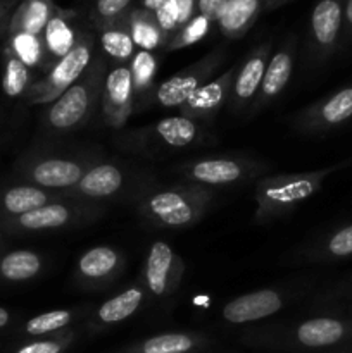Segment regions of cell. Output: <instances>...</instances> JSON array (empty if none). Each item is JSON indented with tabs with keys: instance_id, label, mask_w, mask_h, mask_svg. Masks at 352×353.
<instances>
[{
	"instance_id": "6da1fadb",
	"label": "cell",
	"mask_w": 352,
	"mask_h": 353,
	"mask_svg": "<svg viewBox=\"0 0 352 353\" xmlns=\"http://www.w3.org/2000/svg\"><path fill=\"white\" fill-rule=\"evenodd\" d=\"M309 310L290 319L244 327L238 341L252 350L268 353H326L352 341V314Z\"/></svg>"
},
{
	"instance_id": "7a4b0ae2",
	"label": "cell",
	"mask_w": 352,
	"mask_h": 353,
	"mask_svg": "<svg viewBox=\"0 0 352 353\" xmlns=\"http://www.w3.org/2000/svg\"><path fill=\"white\" fill-rule=\"evenodd\" d=\"M102 159H106L104 152L90 145L37 140L14 164V179L61 195L78 185L88 169Z\"/></svg>"
},
{
	"instance_id": "3957f363",
	"label": "cell",
	"mask_w": 352,
	"mask_h": 353,
	"mask_svg": "<svg viewBox=\"0 0 352 353\" xmlns=\"http://www.w3.org/2000/svg\"><path fill=\"white\" fill-rule=\"evenodd\" d=\"M352 157L340 162L302 172L268 174L254 183V216L252 221L259 226L271 224L290 216L304 202L321 192L324 181L337 172L351 168Z\"/></svg>"
},
{
	"instance_id": "277c9868",
	"label": "cell",
	"mask_w": 352,
	"mask_h": 353,
	"mask_svg": "<svg viewBox=\"0 0 352 353\" xmlns=\"http://www.w3.org/2000/svg\"><path fill=\"white\" fill-rule=\"evenodd\" d=\"M216 200V192L200 185L178 181L148 186L138 200V216L155 230L183 231L204 219Z\"/></svg>"
},
{
	"instance_id": "5b68a950",
	"label": "cell",
	"mask_w": 352,
	"mask_h": 353,
	"mask_svg": "<svg viewBox=\"0 0 352 353\" xmlns=\"http://www.w3.org/2000/svg\"><path fill=\"white\" fill-rule=\"evenodd\" d=\"M107 71V61L97 52L85 74L43 109L38 140L59 141L83 130L99 112Z\"/></svg>"
},
{
	"instance_id": "8992f818",
	"label": "cell",
	"mask_w": 352,
	"mask_h": 353,
	"mask_svg": "<svg viewBox=\"0 0 352 353\" xmlns=\"http://www.w3.org/2000/svg\"><path fill=\"white\" fill-rule=\"evenodd\" d=\"M214 137L206 124L183 116H169L131 130L117 131L113 145L124 154L147 161H162L169 155L213 143Z\"/></svg>"
},
{
	"instance_id": "52a82bcc",
	"label": "cell",
	"mask_w": 352,
	"mask_h": 353,
	"mask_svg": "<svg viewBox=\"0 0 352 353\" xmlns=\"http://www.w3.org/2000/svg\"><path fill=\"white\" fill-rule=\"evenodd\" d=\"M157 181L148 169L133 162L106 157L88 169L78 185L61 193L62 199L109 205L116 202H137L138 196Z\"/></svg>"
},
{
	"instance_id": "ba28073f",
	"label": "cell",
	"mask_w": 352,
	"mask_h": 353,
	"mask_svg": "<svg viewBox=\"0 0 352 353\" xmlns=\"http://www.w3.org/2000/svg\"><path fill=\"white\" fill-rule=\"evenodd\" d=\"M273 165L264 159L247 154H216L188 159L171 165L169 171L179 181L206 186L209 190L238 188L269 174Z\"/></svg>"
},
{
	"instance_id": "9c48e42d",
	"label": "cell",
	"mask_w": 352,
	"mask_h": 353,
	"mask_svg": "<svg viewBox=\"0 0 352 353\" xmlns=\"http://www.w3.org/2000/svg\"><path fill=\"white\" fill-rule=\"evenodd\" d=\"M314 292L316 286L311 279H290V281L276 283L228 300L221 307L219 317L228 326H254L278 316L293 303L302 300L307 302Z\"/></svg>"
},
{
	"instance_id": "30bf717a",
	"label": "cell",
	"mask_w": 352,
	"mask_h": 353,
	"mask_svg": "<svg viewBox=\"0 0 352 353\" xmlns=\"http://www.w3.org/2000/svg\"><path fill=\"white\" fill-rule=\"evenodd\" d=\"M107 214V205L81 200L59 199L55 202L35 209L23 216L0 221V233L6 236L16 234H37L48 231H64L71 228H83L97 223Z\"/></svg>"
},
{
	"instance_id": "8fae6325",
	"label": "cell",
	"mask_w": 352,
	"mask_h": 353,
	"mask_svg": "<svg viewBox=\"0 0 352 353\" xmlns=\"http://www.w3.org/2000/svg\"><path fill=\"white\" fill-rule=\"evenodd\" d=\"M97 55V40L92 31L81 30L75 47L37 79L24 97L26 105H48L71 88L86 72Z\"/></svg>"
},
{
	"instance_id": "7c38bea8",
	"label": "cell",
	"mask_w": 352,
	"mask_h": 353,
	"mask_svg": "<svg viewBox=\"0 0 352 353\" xmlns=\"http://www.w3.org/2000/svg\"><path fill=\"white\" fill-rule=\"evenodd\" d=\"M344 0H317L309 16L304 65L316 71L326 65L342 45Z\"/></svg>"
},
{
	"instance_id": "4fadbf2b",
	"label": "cell",
	"mask_w": 352,
	"mask_h": 353,
	"mask_svg": "<svg viewBox=\"0 0 352 353\" xmlns=\"http://www.w3.org/2000/svg\"><path fill=\"white\" fill-rule=\"evenodd\" d=\"M228 57L226 45H217L216 48L200 57L193 64L186 65L185 69L176 74L169 76L164 81L157 83L150 99V107L155 105L159 109H178L183 102L190 99L200 86L219 74V68L224 64Z\"/></svg>"
},
{
	"instance_id": "5bb4252c",
	"label": "cell",
	"mask_w": 352,
	"mask_h": 353,
	"mask_svg": "<svg viewBox=\"0 0 352 353\" xmlns=\"http://www.w3.org/2000/svg\"><path fill=\"white\" fill-rule=\"evenodd\" d=\"M186 265L178 252L166 241H154L148 247L140 271V285L148 302L166 303L179 292Z\"/></svg>"
},
{
	"instance_id": "9a60e30c",
	"label": "cell",
	"mask_w": 352,
	"mask_h": 353,
	"mask_svg": "<svg viewBox=\"0 0 352 353\" xmlns=\"http://www.w3.org/2000/svg\"><path fill=\"white\" fill-rule=\"evenodd\" d=\"M352 121V81L338 86L316 102L302 107L289 119L299 134L317 137L338 130Z\"/></svg>"
},
{
	"instance_id": "2e32d148",
	"label": "cell",
	"mask_w": 352,
	"mask_h": 353,
	"mask_svg": "<svg viewBox=\"0 0 352 353\" xmlns=\"http://www.w3.org/2000/svg\"><path fill=\"white\" fill-rule=\"evenodd\" d=\"M126 255L113 245H97L76 261L71 283L83 292L110 290L126 271Z\"/></svg>"
},
{
	"instance_id": "e0dca14e",
	"label": "cell",
	"mask_w": 352,
	"mask_h": 353,
	"mask_svg": "<svg viewBox=\"0 0 352 353\" xmlns=\"http://www.w3.org/2000/svg\"><path fill=\"white\" fill-rule=\"evenodd\" d=\"M147 293L140 281L131 283L116 295L104 300L100 305H93L88 316L78 327L88 336H97V334L114 330L116 326L137 316L147 305Z\"/></svg>"
},
{
	"instance_id": "ac0fdd59",
	"label": "cell",
	"mask_w": 352,
	"mask_h": 353,
	"mask_svg": "<svg viewBox=\"0 0 352 353\" xmlns=\"http://www.w3.org/2000/svg\"><path fill=\"white\" fill-rule=\"evenodd\" d=\"M135 112V88L130 65H113L104 79L99 109L100 123L109 130L121 131Z\"/></svg>"
},
{
	"instance_id": "d6986e66",
	"label": "cell",
	"mask_w": 352,
	"mask_h": 353,
	"mask_svg": "<svg viewBox=\"0 0 352 353\" xmlns=\"http://www.w3.org/2000/svg\"><path fill=\"white\" fill-rule=\"evenodd\" d=\"M297 52H299L297 34H286L282 43L278 45V48L269 57L264 76H262L261 88H259L257 95H255L254 102H252L251 109H248L247 116H245L247 119H252V117L264 112L282 95L283 90L289 86L293 72V65H295Z\"/></svg>"
},
{
	"instance_id": "ffe728a7",
	"label": "cell",
	"mask_w": 352,
	"mask_h": 353,
	"mask_svg": "<svg viewBox=\"0 0 352 353\" xmlns=\"http://www.w3.org/2000/svg\"><path fill=\"white\" fill-rule=\"evenodd\" d=\"M352 259V221L311 238L283 257L285 265L333 264Z\"/></svg>"
},
{
	"instance_id": "44dd1931",
	"label": "cell",
	"mask_w": 352,
	"mask_h": 353,
	"mask_svg": "<svg viewBox=\"0 0 352 353\" xmlns=\"http://www.w3.org/2000/svg\"><path fill=\"white\" fill-rule=\"evenodd\" d=\"M273 54V41L266 40L255 45L237 65L235 72L231 95L228 100V109L237 116H247L259 88H261L262 76H264L266 65Z\"/></svg>"
},
{
	"instance_id": "7402d4cb",
	"label": "cell",
	"mask_w": 352,
	"mask_h": 353,
	"mask_svg": "<svg viewBox=\"0 0 352 353\" xmlns=\"http://www.w3.org/2000/svg\"><path fill=\"white\" fill-rule=\"evenodd\" d=\"M237 65L238 62L221 71L204 86H200L186 102H183L178 107L179 116L188 117V119L202 124L213 123L214 117L221 112V109L228 105Z\"/></svg>"
},
{
	"instance_id": "603a6c76",
	"label": "cell",
	"mask_w": 352,
	"mask_h": 353,
	"mask_svg": "<svg viewBox=\"0 0 352 353\" xmlns=\"http://www.w3.org/2000/svg\"><path fill=\"white\" fill-rule=\"evenodd\" d=\"M216 345L204 331H166L131 341L114 353H204Z\"/></svg>"
},
{
	"instance_id": "cb8c5ba5",
	"label": "cell",
	"mask_w": 352,
	"mask_h": 353,
	"mask_svg": "<svg viewBox=\"0 0 352 353\" xmlns=\"http://www.w3.org/2000/svg\"><path fill=\"white\" fill-rule=\"evenodd\" d=\"M92 307V303H85V305L37 314V316L24 321L23 324H17L14 327V336L17 338V341L31 340V338L50 336V334L61 333V331L71 330V327H78L88 316Z\"/></svg>"
},
{
	"instance_id": "d4e9b609",
	"label": "cell",
	"mask_w": 352,
	"mask_h": 353,
	"mask_svg": "<svg viewBox=\"0 0 352 353\" xmlns=\"http://www.w3.org/2000/svg\"><path fill=\"white\" fill-rule=\"evenodd\" d=\"M62 199L59 193L28 183H12L0 186V221L23 216L35 209Z\"/></svg>"
},
{
	"instance_id": "484cf974",
	"label": "cell",
	"mask_w": 352,
	"mask_h": 353,
	"mask_svg": "<svg viewBox=\"0 0 352 353\" xmlns=\"http://www.w3.org/2000/svg\"><path fill=\"white\" fill-rule=\"evenodd\" d=\"M47 265V259L37 250L16 248L0 254V286L30 283L40 278Z\"/></svg>"
},
{
	"instance_id": "4316f807",
	"label": "cell",
	"mask_w": 352,
	"mask_h": 353,
	"mask_svg": "<svg viewBox=\"0 0 352 353\" xmlns=\"http://www.w3.org/2000/svg\"><path fill=\"white\" fill-rule=\"evenodd\" d=\"M75 16L76 14L72 10L59 9V12L45 26L41 40H43L45 54H47V69L75 47L79 34V30L72 26V17Z\"/></svg>"
},
{
	"instance_id": "83f0119b",
	"label": "cell",
	"mask_w": 352,
	"mask_h": 353,
	"mask_svg": "<svg viewBox=\"0 0 352 353\" xmlns=\"http://www.w3.org/2000/svg\"><path fill=\"white\" fill-rule=\"evenodd\" d=\"M61 7L55 0H24L17 3L7 26V37L14 33H30L41 37L48 21L59 12Z\"/></svg>"
},
{
	"instance_id": "f1b7e54d",
	"label": "cell",
	"mask_w": 352,
	"mask_h": 353,
	"mask_svg": "<svg viewBox=\"0 0 352 353\" xmlns=\"http://www.w3.org/2000/svg\"><path fill=\"white\" fill-rule=\"evenodd\" d=\"M261 12L262 0H226L216 23L223 37L240 40L254 26Z\"/></svg>"
},
{
	"instance_id": "f546056e",
	"label": "cell",
	"mask_w": 352,
	"mask_h": 353,
	"mask_svg": "<svg viewBox=\"0 0 352 353\" xmlns=\"http://www.w3.org/2000/svg\"><path fill=\"white\" fill-rule=\"evenodd\" d=\"M99 45L100 55L107 62H113V65L130 64L131 57L138 50L131 38L130 26H128L126 17L110 26L99 31Z\"/></svg>"
},
{
	"instance_id": "4dcf8cb0",
	"label": "cell",
	"mask_w": 352,
	"mask_h": 353,
	"mask_svg": "<svg viewBox=\"0 0 352 353\" xmlns=\"http://www.w3.org/2000/svg\"><path fill=\"white\" fill-rule=\"evenodd\" d=\"M126 21L128 26H130L131 38H133L138 50H164L166 43H168V37L162 31V28L159 26V21L154 12L135 6L126 16Z\"/></svg>"
},
{
	"instance_id": "1f68e13d",
	"label": "cell",
	"mask_w": 352,
	"mask_h": 353,
	"mask_svg": "<svg viewBox=\"0 0 352 353\" xmlns=\"http://www.w3.org/2000/svg\"><path fill=\"white\" fill-rule=\"evenodd\" d=\"M131 76H133L135 88V110H144L150 107L152 93L155 86V74H157L159 61L154 52L137 50L130 61Z\"/></svg>"
},
{
	"instance_id": "d6a6232c",
	"label": "cell",
	"mask_w": 352,
	"mask_h": 353,
	"mask_svg": "<svg viewBox=\"0 0 352 353\" xmlns=\"http://www.w3.org/2000/svg\"><path fill=\"white\" fill-rule=\"evenodd\" d=\"M35 83L33 69L21 62L16 55L3 50L2 62V92L7 99H24Z\"/></svg>"
},
{
	"instance_id": "836d02e7",
	"label": "cell",
	"mask_w": 352,
	"mask_h": 353,
	"mask_svg": "<svg viewBox=\"0 0 352 353\" xmlns=\"http://www.w3.org/2000/svg\"><path fill=\"white\" fill-rule=\"evenodd\" d=\"M79 334H81L79 327H71L50 336L21 340L7 348L6 353H66L78 341Z\"/></svg>"
},
{
	"instance_id": "e575fe53",
	"label": "cell",
	"mask_w": 352,
	"mask_h": 353,
	"mask_svg": "<svg viewBox=\"0 0 352 353\" xmlns=\"http://www.w3.org/2000/svg\"><path fill=\"white\" fill-rule=\"evenodd\" d=\"M307 305L313 310H338L352 314V276L326 288L316 290L307 300Z\"/></svg>"
},
{
	"instance_id": "d590c367",
	"label": "cell",
	"mask_w": 352,
	"mask_h": 353,
	"mask_svg": "<svg viewBox=\"0 0 352 353\" xmlns=\"http://www.w3.org/2000/svg\"><path fill=\"white\" fill-rule=\"evenodd\" d=\"M6 50L16 55L30 69H47V54H45L41 37L30 33H14L7 37Z\"/></svg>"
},
{
	"instance_id": "8d00e7d4",
	"label": "cell",
	"mask_w": 352,
	"mask_h": 353,
	"mask_svg": "<svg viewBox=\"0 0 352 353\" xmlns=\"http://www.w3.org/2000/svg\"><path fill=\"white\" fill-rule=\"evenodd\" d=\"M197 12H199V0H166L164 6L154 14L159 21V26L169 40V37L185 26Z\"/></svg>"
},
{
	"instance_id": "74e56055",
	"label": "cell",
	"mask_w": 352,
	"mask_h": 353,
	"mask_svg": "<svg viewBox=\"0 0 352 353\" xmlns=\"http://www.w3.org/2000/svg\"><path fill=\"white\" fill-rule=\"evenodd\" d=\"M135 0H93L88 9V23L99 33L104 28L124 19L133 9Z\"/></svg>"
},
{
	"instance_id": "f35d334b",
	"label": "cell",
	"mask_w": 352,
	"mask_h": 353,
	"mask_svg": "<svg viewBox=\"0 0 352 353\" xmlns=\"http://www.w3.org/2000/svg\"><path fill=\"white\" fill-rule=\"evenodd\" d=\"M211 26H213V21L207 16H204V14L197 12L185 26L179 28L175 34L169 37L168 43H166L162 52L169 54V52L182 50V48L190 47V45H195L197 41H200L202 38L207 37Z\"/></svg>"
},
{
	"instance_id": "ab89813d",
	"label": "cell",
	"mask_w": 352,
	"mask_h": 353,
	"mask_svg": "<svg viewBox=\"0 0 352 353\" xmlns=\"http://www.w3.org/2000/svg\"><path fill=\"white\" fill-rule=\"evenodd\" d=\"M352 45V0H344V33L340 47Z\"/></svg>"
},
{
	"instance_id": "60d3db41",
	"label": "cell",
	"mask_w": 352,
	"mask_h": 353,
	"mask_svg": "<svg viewBox=\"0 0 352 353\" xmlns=\"http://www.w3.org/2000/svg\"><path fill=\"white\" fill-rule=\"evenodd\" d=\"M224 2L226 0H199V12L209 17L213 23H216Z\"/></svg>"
},
{
	"instance_id": "b9f144b4",
	"label": "cell",
	"mask_w": 352,
	"mask_h": 353,
	"mask_svg": "<svg viewBox=\"0 0 352 353\" xmlns=\"http://www.w3.org/2000/svg\"><path fill=\"white\" fill-rule=\"evenodd\" d=\"M17 3H19L17 0H0V37L7 33L10 16H12Z\"/></svg>"
},
{
	"instance_id": "7bdbcfd3",
	"label": "cell",
	"mask_w": 352,
	"mask_h": 353,
	"mask_svg": "<svg viewBox=\"0 0 352 353\" xmlns=\"http://www.w3.org/2000/svg\"><path fill=\"white\" fill-rule=\"evenodd\" d=\"M17 316L12 312V310L6 309V307L0 305V331H6L9 327H12L16 324Z\"/></svg>"
},
{
	"instance_id": "ee69618b",
	"label": "cell",
	"mask_w": 352,
	"mask_h": 353,
	"mask_svg": "<svg viewBox=\"0 0 352 353\" xmlns=\"http://www.w3.org/2000/svg\"><path fill=\"white\" fill-rule=\"evenodd\" d=\"M166 3V0H140L138 7L145 10H150V12H157L162 6Z\"/></svg>"
},
{
	"instance_id": "f6af8a7d",
	"label": "cell",
	"mask_w": 352,
	"mask_h": 353,
	"mask_svg": "<svg viewBox=\"0 0 352 353\" xmlns=\"http://www.w3.org/2000/svg\"><path fill=\"white\" fill-rule=\"evenodd\" d=\"M286 2H290V0H262V10L269 12V10H275L278 7L285 6Z\"/></svg>"
},
{
	"instance_id": "bcb514c9",
	"label": "cell",
	"mask_w": 352,
	"mask_h": 353,
	"mask_svg": "<svg viewBox=\"0 0 352 353\" xmlns=\"http://www.w3.org/2000/svg\"><path fill=\"white\" fill-rule=\"evenodd\" d=\"M326 353H352V341H349V343L344 345V347L337 348V350H331V352H326Z\"/></svg>"
},
{
	"instance_id": "7dc6e473",
	"label": "cell",
	"mask_w": 352,
	"mask_h": 353,
	"mask_svg": "<svg viewBox=\"0 0 352 353\" xmlns=\"http://www.w3.org/2000/svg\"><path fill=\"white\" fill-rule=\"evenodd\" d=\"M3 250H7V238L6 234L0 233V254H2Z\"/></svg>"
},
{
	"instance_id": "c3c4849f",
	"label": "cell",
	"mask_w": 352,
	"mask_h": 353,
	"mask_svg": "<svg viewBox=\"0 0 352 353\" xmlns=\"http://www.w3.org/2000/svg\"><path fill=\"white\" fill-rule=\"evenodd\" d=\"M17 2H24V0H17Z\"/></svg>"
},
{
	"instance_id": "681fc988",
	"label": "cell",
	"mask_w": 352,
	"mask_h": 353,
	"mask_svg": "<svg viewBox=\"0 0 352 353\" xmlns=\"http://www.w3.org/2000/svg\"><path fill=\"white\" fill-rule=\"evenodd\" d=\"M204 353H207V352H204Z\"/></svg>"
}]
</instances>
